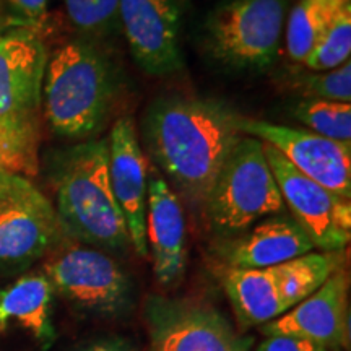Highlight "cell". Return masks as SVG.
Here are the masks:
<instances>
[{"mask_svg": "<svg viewBox=\"0 0 351 351\" xmlns=\"http://www.w3.org/2000/svg\"><path fill=\"white\" fill-rule=\"evenodd\" d=\"M3 32H7V28H5V26H3V23H2V20H0V34H2Z\"/></svg>", "mask_w": 351, "mask_h": 351, "instance_id": "f546056e", "label": "cell"}, {"mask_svg": "<svg viewBox=\"0 0 351 351\" xmlns=\"http://www.w3.org/2000/svg\"><path fill=\"white\" fill-rule=\"evenodd\" d=\"M54 189L65 234L101 251L129 247V230L109 179L108 138H90L65 152L57 163Z\"/></svg>", "mask_w": 351, "mask_h": 351, "instance_id": "3957f363", "label": "cell"}, {"mask_svg": "<svg viewBox=\"0 0 351 351\" xmlns=\"http://www.w3.org/2000/svg\"><path fill=\"white\" fill-rule=\"evenodd\" d=\"M12 174H0V189L5 186V182L8 181V178H10Z\"/></svg>", "mask_w": 351, "mask_h": 351, "instance_id": "f1b7e54d", "label": "cell"}, {"mask_svg": "<svg viewBox=\"0 0 351 351\" xmlns=\"http://www.w3.org/2000/svg\"><path fill=\"white\" fill-rule=\"evenodd\" d=\"M239 117L217 101L158 98L143 117V152L179 199L204 207L219 169L244 137Z\"/></svg>", "mask_w": 351, "mask_h": 351, "instance_id": "6da1fadb", "label": "cell"}, {"mask_svg": "<svg viewBox=\"0 0 351 351\" xmlns=\"http://www.w3.org/2000/svg\"><path fill=\"white\" fill-rule=\"evenodd\" d=\"M39 125L0 122V174L33 178L38 174Z\"/></svg>", "mask_w": 351, "mask_h": 351, "instance_id": "44dd1931", "label": "cell"}, {"mask_svg": "<svg viewBox=\"0 0 351 351\" xmlns=\"http://www.w3.org/2000/svg\"><path fill=\"white\" fill-rule=\"evenodd\" d=\"M289 85L302 96V99L337 101L351 103V62L326 72H307L291 75Z\"/></svg>", "mask_w": 351, "mask_h": 351, "instance_id": "cb8c5ba5", "label": "cell"}, {"mask_svg": "<svg viewBox=\"0 0 351 351\" xmlns=\"http://www.w3.org/2000/svg\"><path fill=\"white\" fill-rule=\"evenodd\" d=\"M351 54V0L346 2L332 25L320 38L317 46L307 56L304 65L313 72H326L340 67L350 60Z\"/></svg>", "mask_w": 351, "mask_h": 351, "instance_id": "603a6c76", "label": "cell"}, {"mask_svg": "<svg viewBox=\"0 0 351 351\" xmlns=\"http://www.w3.org/2000/svg\"><path fill=\"white\" fill-rule=\"evenodd\" d=\"M47 57L39 32L10 28L0 34V122L38 125Z\"/></svg>", "mask_w": 351, "mask_h": 351, "instance_id": "8fae6325", "label": "cell"}, {"mask_svg": "<svg viewBox=\"0 0 351 351\" xmlns=\"http://www.w3.org/2000/svg\"><path fill=\"white\" fill-rule=\"evenodd\" d=\"M52 298L54 288L44 274L20 276L0 291V333L10 326H19L47 348L56 340Z\"/></svg>", "mask_w": 351, "mask_h": 351, "instance_id": "e0dca14e", "label": "cell"}, {"mask_svg": "<svg viewBox=\"0 0 351 351\" xmlns=\"http://www.w3.org/2000/svg\"><path fill=\"white\" fill-rule=\"evenodd\" d=\"M152 351H249V340L213 307L152 296L145 304Z\"/></svg>", "mask_w": 351, "mask_h": 351, "instance_id": "9c48e42d", "label": "cell"}, {"mask_svg": "<svg viewBox=\"0 0 351 351\" xmlns=\"http://www.w3.org/2000/svg\"><path fill=\"white\" fill-rule=\"evenodd\" d=\"M145 238L158 283L173 287L186 270V215L181 199L153 165L148 166Z\"/></svg>", "mask_w": 351, "mask_h": 351, "instance_id": "9a60e30c", "label": "cell"}, {"mask_svg": "<svg viewBox=\"0 0 351 351\" xmlns=\"http://www.w3.org/2000/svg\"><path fill=\"white\" fill-rule=\"evenodd\" d=\"M67 16L78 32L104 36L119 23V0H64Z\"/></svg>", "mask_w": 351, "mask_h": 351, "instance_id": "d4e9b609", "label": "cell"}, {"mask_svg": "<svg viewBox=\"0 0 351 351\" xmlns=\"http://www.w3.org/2000/svg\"><path fill=\"white\" fill-rule=\"evenodd\" d=\"M204 212L215 234L234 238L261 218L285 208L278 184L267 163L263 142L244 135L219 169Z\"/></svg>", "mask_w": 351, "mask_h": 351, "instance_id": "277c9868", "label": "cell"}, {"mask_svg": "<svg viewBox=\"0 0 351 351\" xmlns=\"http://www.w3.org/2000/svg\"><path fill=\"white\" fill-rule=\"evenodd\" d=\"M77 351H135L129 341L119 337H106V339H98L91 343L82 346Z\"/></svg>", "mask_w": 351, "mask_h": 351, "instance_id": "83f0119b", "label": "cell"}, {"mask_svg": "<svg viewBox=\"0 0 351 351\" xmlns=\"http://www.w3.org/2000/svg\"><path fill=\"white\" fill-rule=\"evenodd\" d=\"M283 204L322 252H341L351 238V204L302 174L271 145L263 143Z\"/></svg>", "mask_w": 351, "mask_h": 351, "instance_id": "ba28073f", "label": "cell"}, {"mask_svg": "<svg viewBox=\"0 0 351 351\" xmlns=\"http://www.w3.org/2000/svg\"><path fill=\"white\" fill-rule=\"evenodd\" d=\"M239 129L244 135L271 145L300 173L350 200L351 142H337L311 130L243 116L239 117Z\"/></svg>", "mask_w": 351, "mask_h": 351, "instance_id": "30bf717a", "label": "cell"}, {"mask_svg": "<svg viewBox=\"0 0 351 351\" xmlns=\"http://www.w3.org/2000/svg\"><path fill=\"white\" fill-rule=\"evenodd\" d=\"M350 0H300L285 23V44L289 60L304 64L340 8Z\"/></svg>", "mask_w": 351, "mask_h": 351, "instance_id": "d6986e66", "label": "cell"}, {"mask_svg": "<svg viewBox=\"0 0 351 351\" xmlns=\"http://www.w3.org/2000/svg\"><path fill=\"white\" fill-rule=\"evenodd\" d=\"M313 241L293 218L271 217L228 238L221 257L228 269H270L314 251Z\"/></svg>", "mask_w": 351, "mask_h": 351, "instance_id": "2e32d148", "label": "cell"}, {"mask_svg": "<svg viewBox=\"0 0 351 351\" xmlns=\"http://www.w3.org/2000/svg\"><path fill=\"white\" fill-rule=\"evenodd\" d=\"M47 0H0V20L7 29L28 28L41 33Z\"/></svg>", "mask_w": 351, "mask_h": 351, "instance_id": "484cf974", "label": "cell"}, {"mask_svg": "<svg viewBox=\"0 0 351 351\" xmlns=\"http://www.w3.org/2000/svg\"><path fill=\"white\" fill-rule=\"evenodd\" d=\"M119 23L143 72L166 77L182 69L181 13L176 0H119Z\"/></svg>", "mask_w": 351, "mask_h": 351, "instance_id": "7c38bea8", "label": "cell"}, {"mask_svg": "<svg viewBox=\"0 0 351 351\" xmlns=\"http://www.w3.org/2000/svg\"><path fill=\"white\" fill-rule=\"evenodd\" d=\"M280 291L289 309L322 287L335 271L341 270V252H307L293 261L271 267Z\"/></svg>", "mask_w": 351, "mask_h": 351, "instance_id": "ffe728a7", "label": "cell"}, {"mask_svg": "<svg viewBox=\"0 0 351 351\" xmlns=\"http://www.w3.org/2000/svg\"><path fill=\"white\" fill-rule=\"evenodd\" d=\"M44 275L54 291L88 313L116 315L130 304L129 275L101 249L82 245L59 249L44 263Z\"/></svg>", "mask_w": 351, "mask_h": 351, "instance_id": "8992f818", "label": "cell"}, {"mask_svg": "<svg viewBox=\"0 0 351 351\" xmlns=\"http://www.w3.org/2000/svg\"><path fill=\"white\" fill-rule=\"evenodd\" d=\"M117 82L112 64L86 39H72L47 57L41 109L57 135L91 138L112 114Z\"/></svg>", "mask_w": 351, "mask_h": 351, "instance_id": "7a4b0ae2", "label": "cell"}, {"mask_svg": "<svg viewBox=\"0 0 351 351\" xmlns=\"http://www.w3.org/2000/svg\"><path fill=\"white\" fill-rule=\"evenodd\" d=\"M257 351H328L322 345L291 335H270L258 345Z\"/></svg>", "mask_w": 351, "mask_h": 351, "instance_id": "4316f807", "label": "cell"}, {"mask_svg": "<svg viewBox=\"0 0 351 351\" xmlns=\"http://www.w3.org/2000/svg\"><path fill=\"white\" fill-rule=\"evenodd\" d=\"M262 333L265 337H300L327 350L348 345V280L345 271H335L309 298L271 322L263 324Z\"/></svg>", "mask_w": 351, "mask_h": 351, "instance_id": "5bb4252c", "label": "cell"}, {"mask_svg": "<svg viewBox=\"0 0 351 351\" xmlns=\"http://www.w3.org/2000/svg\"><path fill=\"white\" fill-rule=\"evenodd\" d=\"M109 143V179L135 254L148 258L145 238V215L148 197V161L137 135L132 116H121L114 122Z\"/></svg>", "mask_w": 351, "mask_h": 351, "instance_id": "4fadbf2b", "label": "cell"}, {"mask_svg": "<svg viewBox=\"0 0 351 351\" xmlns=\"http://www.w3.org/2000/svg\"><path fill=\"white\" fill-rule=\"evenodd\" d=\"M293 116L314 134L351 142V103L302 99L293 108Z\"/></svg>", "mask_w": 351, "mask_h": 351, "instance_id": "7402d4cb", "label": "cell"}, {"mask_svg": "<svg viewBox=\"0 0 351 351\" xmlns=\"http://www.w3.org/2000/svg\"><path fill=\"white\" fill-rule=\"evenodd\" d=\"M65 234L56 208L23 176L0 189V269H21L54 251Z\"/></svg>", "mask_w": 351, "mask_h": 351, "instance_id": "52a82bcc", "label": "cell"}, {"mask_svg": "<svg viewBox=\"0 0 351 351\" xmlns=\"http://www.w3.org/2000/svg\"><path fill=\"white\" fill-rule=\"evenodd\" d=\"M288 0H230L207 21V44L228 67L265 70L275 64L285 34Z\"/></svg>", "mask_w": 351, "mask_h": 351, "instance_id": "5b68a950", "label": "cell"}, {"mask_svg": "<svg viewBox=\"0 0 351 351\" xmlns=\"http://www.w3.org/2000/svg\"><path fill=\"white\" fill-rule=\"evenodd\" d=\"M223 287L243 326H263L289 311L274 269H226Z\"/></svg>", "mask_w": 351, "mask_h": 351, "instance_id": "ac0fdd59", "label": "cell"}]
</instances>
